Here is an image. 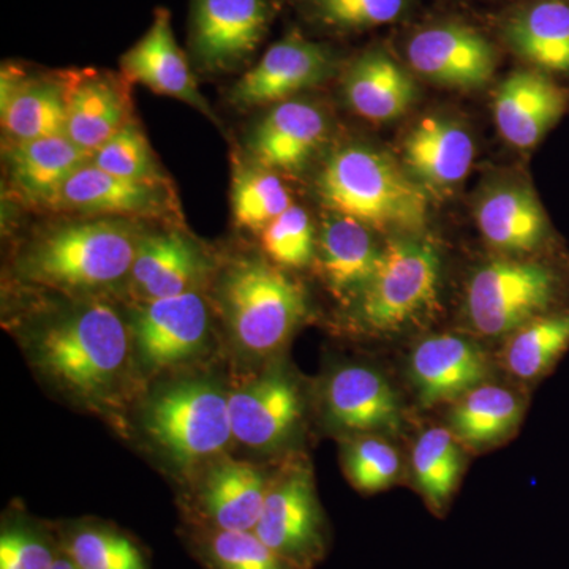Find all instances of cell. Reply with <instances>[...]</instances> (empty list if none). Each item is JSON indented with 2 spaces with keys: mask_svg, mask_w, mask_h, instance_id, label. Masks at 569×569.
Returning a JSON list of instances; mask_svg holds the SVG:
<instances>
[{
  "mask_svg": "<svg viewBox=\"0 0 569 569\" xmlns=\"http://www.w3.org/2000/svg\"><path fill=\"white\" fill-rule=\"evenodd\" d=\"M317 253L331 290L358 296L376 271L381 249L365 223L329 212L317 238Z\"/></svg>",
  "mask_w": 569,
  "mask_h": 569,
  "instance_id": "obj_28",
  "label": "cell"
},
{
  "mask_svg": "<svg viewBox=\"0 0 569 569\" xmlns=\"http://www.w3.org/2000/svg\"><path fill=\"white\" fill-rule=\"evenodd\" d=\"M91 160L67 134L11 141L9 174L18 192L32 206L54 209L70 176Z\"/></svg>",
  "mask_w": 569,
  "mask_h": 569,
  "instance_id": "obj_27",
  "label": "cell"
},
{
  "mask_svg": "<svg viewBox=\"0 0 569 569\" xmlns=\"http://www.w3.org/2000/svg\"><path fill=\"white\" fill-rule=\"evenodd\" d=\"M440 252L418 236L389 241L358 295V317L376 332L399 331L437 305Z\"/></svg>",
  "mask_w": 569,
  "mask_h": 569,
  "instance_id": "obj_5",
  "label": "cell"
},
{
  "mask_svg": "<svg viewBox=\"0 0 569 569\" xmlns=\"http://www.w3.org/2000/svg\"><path fill=\"white\" fill-rule=\"evenodd\" d=\"M269 486L264 475L247 462L219 463L201 490L206 529L252 531L260 519Z\"/></svg>",
  "mask_w": 569,
  "mask_h": 569,
  "instance_id": "obj_29",
  "label": "cell"
},
{
  "mask_svg": "<svg viewBox=\"0 0 569 569\" xmlns=\"http://www.w3.org/2000/svg\"><path fill=\"white\" fill-rule=\"evenodd\" d=\"M475 216L482 238L500 252L533 253L549 242L548 216L527 183L492 187L479 198Z\"/></svg>",
  "mask_w": 569,
  "mask_h": 569,
  "instance_id": "obj_20",
  "label": "cell"
},
{
  "mask_svg": "<svg viewBox=\"0 0 569 569\" xmlns=\"http://www.w3.org/2000/svg\"><path fill=\"white\" fill-rule=\"evenodd\" d=\"M560 277L541 261L498 258L471 276L467 318L486 337L511 336L535 318L552 312Z\"/></svg>",
  "mask_w": 569,
  "mask_h": 569,
  "instance_id": "obj_6",
  "label": "cell"
},
{
  "mask_svg": "<svg viewBox=\"0 0 569 569\" xmlns=\"http://www.w3.org/2000/svg\"><path fill=\"white\" fill-rule=\"evenodd\" d=\"M61 542L24 520H10L0 531V569H51L61 556Z\"/></svg>",
  "mask_w": 569,
  "mask_h": 569,
  "instance_id": "obj_40",
  "label": "cell"
},
{
  "mask_svg": "<svg viewBox=\"0 0 569 569\" xmlns=\"http://www.w3.org/2000/svg\"><path fill=\"white\" fill-rule=\"evenodd\" d=\"M54 209L130 220L163 219L179 213L171 182L121 178L100 170L91 160L70 176Z\"/></svg>",
  "mask_w": 569,
  "mask_h": 569,
  "instance_id": "obj_12",
  "label": "cell"
},
{
  "mask_svg": "<svg viewBox=\"0 0 569 569\" xmlns=\"http://www.w3.org/2000/svg\"><path fill=\"white\" fill-rule=\"evenodd\" d=\"M500 36L530 69L569 77V0H522L501 20Z\"/></svg>",
  "mask_w": 569,
  "mask_h": 569,
  "instance_id": "obj_22",
  "label": "cell"
},
{
  "mask_svg": "<svg viewBox=\"0 0 569 569\" xmlns=\"http://www.w3.org/2000/svg\"><path fill=\"white\" fill-rule=\"evenodd\" d=\"M568 348L569 309H556L512 332L505 348V365L520 380H538L556 367Z\"/></svg>",
  "mask_w": 569,
  "mask_h": 569,
  "instance_id": "obj_31",
  "label": "cell"
},
{
  "mask_svg": "<svg viewBox=\"0 0 569 569\" xmlns=\"http://www.w3.org/2000/svg\"><path fill=\"white\" fill-rule=\"evenodd\" d=\"M317 192L328 212L350 217L370 230L418 233L429 219V200L415 179L385 152L348 144L326 159Z\"/></svg>",
  "mask_w": 569,
  "mask_h": 569,
  "instance_id": "obj_1",
  "label": "cell"
},
{
  "mask_svg": "<svg viewBox=\"0 0 569 569\" xmlns=\"http://www.w3.org/2000/svg\"><path fill=\"white\" fill-rule=\"evenodd\" d=\"M522 415V400L515 392L485 383L456 400L449 430L467 447L489 448L511 437Z\"/></svg>",
  "mask_w": 569,
  "mask_h": 569,
  "instance_id": "obj_30",
  "label": "cell"
},
{
  "mask_svg": "<svg viewBox=\"0 0 569 569\" xmlns=\"http://www.w3.org/2000/svg\"><path fill=\"white\" fill-rule=\"evenodd\" d=\"M222 298L231 331L250 353L282 347L307 312L302 288L261 260L234 264L224 276Z\"/></svg>",
  "mask_w": 569,
  "mask_h": 569,
  "instance_id": "obj_4",
  "label": "cell"
},
{
  "mask_svg": "<svg viewBox=\"0 0 569 569\" xmlns=\"http://www.w3.org/2000/svg\"><path fill=\"white\" fill-rule=\"evenodd\" d=\"M208 264L203 250L181 231L141 234L130 279L144 301H156L194 291Z\"/></svg>",
  "mask_w": 569,
  "mask_h": 569,
  "instance_id": "obj_24",
  "label": "cell"
},
{
  "mask_svg": "<svg viewBox=\"0 0 569 569\" xmlns=\"http://www.w3.org/2000/svg\"><path fill=\"white\" fill-rule=\"evenodd\" d=\"M291 203L290 192L276 171L247 164L239 167L231 187V206L236 224L250 231H263Z\"/></svg>",
  "mask_w": 569,
  "mask_h": 569,
  "instance_id": "obj_34",
  "label": "cell"
},
{
  "mask_svg": "<svg viewBox=\"0 0 569 569\" xmlns=\"http://www.w3.org/2000/svg\"><path fill=\"white\" fill-rule=\"evenodd\" d=\"M130 82L100 70L67 73L66 134L92 153L133 119Z\"/></svg>",
  "mask_w": 569,
  "mask_h": 569,
  "instance_id": "obj_16",
  "label": "cell"
},
{
  "mask_svg": "<svg viewBox=\"0 0 569 569\" xmlns=\"http://www.w3.org/2000/svg\"><path fill=\"white\" fill-rule=\"evenodd\" d=\"M411 381L422 406L452 402L485 385L490 373L485 351L462 336L426 337L410 358Z\"/></svg>",
  "mask_w": 569,
  "mask_h": 569,
  "instance_id": "obj_18",
  "label": "cell"
},
{
  "mask_svg": "<svg viewBox=\"0 0 569 569\" xmlns=\"http://www.w3.org/2000/svg\"><path fill=\"white\" fill-rule=\"evenodd\" d=\"M346 470L351 485L361 492L388 489L399 477L400 459L395 447L378 437H362L348 447Z\"/></svg>",
  "mask_w": 569,
  "mask_h": 569,
  "instance_id": "obj_39",
  "label": "cell"
},
{
  "mask_svg": "<svg viewBox=\"0 0 569 569\" xmlns=\"http://www.w3.org/2000/svg\"><path fill=\"white\" fill-rule=\"evenodd\" d=\"M0 100L3 130L11 141L66 134L67 73L29 77L7 63Z\"/></svg>",
  "mask_w": 569,
  "mask_h": 569,
  "instance_id": "obj_19",
  "label": "cell"
},
{
  "mask_svg": "<svg viewBox=\"0 0 569 569\" xmlns=\"http://www.w3.org/2000/svg\"><path fill=\"white\" fill-rule=\"evenodd\" d=\"M279 11V0H190L189 44L206 73L244 66Z\"/></svg>",
  "mask_w": 569,
  "mask_h": 569,
  "instance_id": "obj_8",
  "label": "cell"
},
{
  "mask_svg": "<svg viewBox=\"0 0 569 569\" xmlns=\"http://www.w3.org/2000/svg\"><path fill=\"white\" fill-rule=\"evenodd\" d=\"M348 107L372 122L400 118L417 102L418 88L406 67L383 47H372L355 59L343 74Z\"/></svg>",
  "mask_w": 569,
  "mask_h": 569,
  "instance_id": "obj_25",
  "label": "cell"
},
{
  "mask_svg": "<svg viewBox=\"0 0 569 569\" xmlns=\"http://www.w3.org/2000/svg\"><path fill=\"white\" fill-rule=\"evenodd\" d=\"M129 342L122 317L111 306L93 301L51 321L37 337L33 353L48 376L96 399L121 377Z\"/></svg>",
  "mask_w": 569,
  "mask_h": 569,
  "instance_id": "obj_3",
  "label": "cell"
},
{
  "mask_svg": "<svg viewBox=\"0 0 569 569\" xmlns=\"http://www.w3.org/2000/svg\"><path fill=\"white\" fill-rule=\"evenodd\" d=\"M329 132L325 111L316 103L291 99L272 104L249 137L253 163L272 171H299L323 146Z\"/></svg>",
  "mask_w": 569,
  "mask_h": 569,
  "instance_id": "obj_17",
  "label": "cell"
},
{
  "mask_svg": "<svg viewBox=\"0 0 569 569\" xmlns=\"http://www.w3.org/2000/svg\"><path fill=\"white\" fill-rule=\"evenodd\" d=\"M253 531L298 568L312 569L323 559L328 548L323 512L309 475L296 471L269 488Z\"/></svg>",
  "mask_w": 569,
  "mask_h": 569,
  "instance_id": "obj_11",
  "label": "cell"
},
{
  "mask_svg": "<svg viewBox=\"0 0 569 569\" xmlns=\"http://www.w3.org/2000/svg\"><path fill=\"white\" fill-rule=\"evenodd\" d=\"M51 569H80L77 567V565L73 563L69 559V557L66 556V553H61V556L58 557V560L54 561V565H52Z\"/></svg>",
  "mask_w": 569,
  "mask_h": 569,
  "instance_id": "obj_41",
  "label": "cell"
},
{
  "mask_svg": "<svg viewBox=\"0 0 569 569\" xmlns=\"http://www.w3.org/2000/svg\"><path fill=\"white\" fill-rule=\"evenodd\" d=\"M144 422L153 441L181 466L217 455L233 437L228 396L209 381L162 389L149 402Z\"/></svg>",
  "mask_w": 569,
  "mask_h": 569,
  "instance_id": "obj_7",
  "label": "cell"
},
{
  "mask_svg": "<svg viewBox=\"0 0 569 569\" xmlns=\"http://www.w3.org/2000/svg\"><path fill=\"white\" fill-rule=\"evenodd\" d=\"M569 91L537 69L509 73L493 97V116L501 137L516 148H535L568 110Z\"/></svg>",
  "mask_w": 569,
  "mask_h": 569,
  "instance_id": "obj_15",
  "label": "cell"
},
{
  "mask_svg": "<svg viewBox=\"0 0 569 569\" xmlns=\"http://www.w3.org/2000/svg\"><path fill=\"white\" fill-rule=\"evenodd\" d=\"M413 473L419 492L437 515L448 508L462 475L460 441L445 427H432L418 438L413 449Z\"/></svg>",
  "mask_w": 569,
  "mask_h": 569,
  "instance_id": "obj_32",
  "label": "cell"
},
{
  "mask_svg": "<svg viewBox=\"0 0 569 569\" xmlns=\"http://www.w3.org/2000/svg\"><path fill=\"white\" fill-rule=\"evenodd\" d=\"M233 437L249 448H272L301 418V397L291 378L272 372L228 396Z\"/></svg>",
  "mask_w": 569,
  "mask_h": 569,
  "instance_id": "obj_21",
  "label": "cell"
},
{
  "mask_svg": "<svg viewBox=\"0 0 569 569\" xmlns=\"http://www.w3.org/2000/svg\"><path fill=\"white\" fill-rule=\"evenodd\" d=\"M325 406L329 421L348 432H396L402 422L395 389L365 366L337 370L326 387Z\"/></svg>",
  "mask_w": 569,
  "mask_h": 569,
  "instance_id": "obj_23",
  "label": "cell"
},
{
  "mask_svg": "<svg viewBox=\"0 0 569 569\" xmlns=\"http://www.w3.org/2000/svg\"><path fill=\"white\" fill-rule=\"evenodd\" d=\"M307 22L331 33H358L402 20L411 0H298Z\"/></svg>",
  "mask_w": 569,
  "mask_h": 569,
  "instance_id": "obj_35",
  "label": "cell"
},
{
  "mask_svg": "<svg viewBox=\"0 0 569 569\" xmlns=\"http://www.w3.org/2000/svg\"><path fill=\"white\" fill-rule=\"evenodd\" d=\"M91 163L107 173L134 181L170 182L134 119L92 153Z\"/></svg>",
  "mask_w": 569,
  "mask_h": 569,
  "instance_id": "obj_37",
  "label": "cell"
},
{
  "mask_svg": "<svg viewBox=\"0 0 569 569\" xmlns=\"http://www.w3.org/2000/svg\"><path fill=\"white\" fill-rule=\"evenodd\" d=\"M209 325L211 317L203 296L189 291L146 301L134 313L130 329L142 365L162 370L200 353Z\"/></svg>",
  "mask_w": 569,
  "mask_h": 569,
  "instance_id": "obj_13",
  "label": "cell"
},
{
  "mask_svg": "<svg viewBox=\"0 0 569 569\" xmlns=\"http://www.w3.org/2000/svg\"><path fill=\"white\" fill-rule=\"evenodd\" d=\"M475 144L460 123L427 116L403 141V160L415 181L432 190H447L467 178Z\"/></svg>",
  "mask_w": 569,
  "mask_h": 569,
  "instance_id": "obj_26",
  "label": "cell"
},
{
  "mask_svg": "<svg viewBox=\"0 0 569 569\" xmlns=\"http://www.w3.org/2000/svg\"><path fill=\"white\" fill-rule=\"evenodd\" d=\"M61 549L80 569H149L132 538L100 523H78L62 533Z\"/></svg>",
  "mask_w": 569,
  "mask_h": 569,
  "instance_id": "obj_33",
  "label": "cell"
},
{
  "mask_svg": "<svg viewBox=\"0 0 569 569\" xmlns=\"http://www.w3.org/2000/svg\"><path fill=\"white\" fill-rule=\"evenodd\" d=\"M264 253L283 268H306L317 253V236L309 213L291 204L261 231Z\"/></svg>",
  "mask_w": 569,
  "mask_h": 569,
  "instance_id": "obj_38",
  "label": "cell"
},
{
  "mask_svg": "<svg viewBox=\"0 0 569 569\" xmlns=\"http://www.w3.org/2000/svg\"><path fill=\"white\" fill-rule=\"evenodd\" d=\"M406 58L425 80L462 91L488 84L498 62L496 44L479 29L455 18L429 21L410 32Z\"/></svg>",
  "mask_w": 569,
  "mask_h": 569,
  "instance_id": "obj_9",
  "label": "cell"
},
{
  "mask_svg": "<svg viewBox=\"0 0 569 569\" xmlns=\"http://www.w3.org/2000/svg\"><path fill=\"white\" fill-rule=\"evenodd\" d=\"M122 77L132 84L189 104L217 121L211 104L198 89L189 59L176 40L171 13L163 7L153 11L151 28L121 58Z\"/></svg>",
  "mask_w": 569,
  "mask_h": 569,
  "instance_id": "obj_14",
  "label": "cell"
},
{
  "mask_svg": "<svg viewBox=\"0 0 569 569\" xmlns=\"http://www.w3.org/2000/svg\"><path fill=\"white\" fill-rule=\"evenodd\" d=\"M192 545L208 569H301L264 545L254 531L194 530Z\"/></svg>",
  "mask_w": 569,
  "mask_h": 569,
  "instance_id": "obj_36",
  "label": "cell"
},
{
  "mask_svg": "<svg viewBox=\"0 0 569 569\" xmlns=\"http://www.w3.org/2000/svg\"><path fill=\"white\" fill-rule=\"evenodd\" d=\"M336 70L337 56L331 47L306 39L293 29L239 78L231 89L230 102L242 110L284 102L323 84Z\"/></svg>",
  "mask_w": 569,
  "mask_h": 569,
  "instance_id": "obj_10",
  "label": "cell"
},
{
  "mask_svg": "<svg viewBox=\"0 0 569 569\" xmlns=\"http://www.w3.org/2000/svg\"><path fill=\"white\" fill-rule=\"evenodd\" d=\"M140 238L130 219L70 220L37 236L21 253L18 268L29 282L43 287L99 290L130 276Z\"/></svg>",
  "mask_w": 569,
  "mask_h": 569,
  "instance_id": "obj_2",
  "label": "cell"
}]
</instances>
